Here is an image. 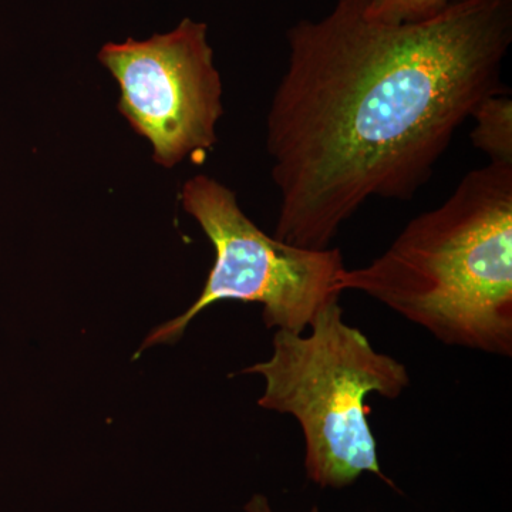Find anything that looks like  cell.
<instances>
[{"mask_svg":"<svg viewBox=\"0 0 512 512\" xmlns=\"http://www.w3.org/2000/svg\"><path fill=\"white\" fill-rule=\"evenodd\" d=\"M336 0L286 33L266 148L279 191L275 238L326 249L370 198L406 201L430 180L478 104L503 92L512 0H460L390 25Z\"/></svg>","mask_w":512,"mask_h":512,"instance_id":"cell-1","label":"cell"},{"mask_svg":"<svg viewBox=\"0 0 512 512\" xmlns=\"http://www.w3.org/2000/svg\"><path fill=\"white\" fill-rule=\"evenodd\" d=\"M339 288L365 293L444 345L510 357L512 164L470 171L372 264L345 269Z\"/></svg>","mask_w":512,"mask_h":512,"instance_id":"cell-2","label":"cell"},{"mask_svg":"<svg viewBox=\"0 0 512 512\" xmlns=\"http://www.w3.org/2000/svg\"><path fill=\"white\" fill-rule=\"evenodd\" d=\"M309 329V335L276 330L272 356L242 370L265 380L259 406L298 421L311 483L342 490L373 474L397 491L380 466L365 400L370 394L402 396L410 384L407 367L377 352L362 330L345 322L339 302Z\"/></svg>","mask_w":512,"mask_h":512,"instance_id":"cell-3","label":"cell"},{"mask_svg":"<svg viewBox=\"0 0 512 512\" xmlns=\"http://www.w3.org/2000/svg\"><path fill=\"white\" fill-rule=\"evenodd\" d=\"M183 205L214 245V265L200 298L154 329L140 352L177 342L191 320L217 302L259 303L266 328L293 333H305L320 312L339 302L346 269L340 249L299 248L269 237L241 211L235 192L205 175L185 183Z\"/></svg>","mask_w":512,"mask_h":512,"instance_id":"cell-4","label":"cell"},{"mask_svg":"<svg viewBox=\"0 0 512 512\" xmlns=\"http://www.w3.org/2000/svg\"><path fill=\"white\" fill-rule=\"evenodd\" d=\"M99 60L119 83L120 113L148 138L156 163L171 168L211 150L224 109L205 23L187 18L143 42L107 43Z\"/></svg>","mask_w":512,"mask_h":512,"instance_id":"cell-5","label":"cell"},{"mask_svg":"<svg viewBox=\"0 0 512 512\" xmlns=\"http://www.w3.org/2000/svg\"><path fill=\"white\" fill-rule=\"evenodd\" d=\"M476 126L471 141L490 158L488 163L512 164V100L507 93L491 94L471 114Z\"/></svg>","mask_w":512,"mask_h":512,"instance_id":"cell-6","label":"cell"},{"mask_svg":"<svg viewBox=\"0 0 512 512\" xmlns=\"http://www.w3.org/2000/svg\"><path fill=\"white\" fill-rule=\"evenodd\" d=\"M460 0H367V13L390 25L426 22Z\"/></svg>","mask_w":512,"mask_h":512,"instance_id":"cell-7","label":"cell"},{"mask_svg":"<svg viewBox=\"0 0 512 512\" xmlns=\"http://www.w3.org/2000/svg\"><path fill=\"white\" fill-rule=\"evenodd\" d=\"M244 510L245 512H274L272 511L268 498L262 494H255L254 497L245 504ZM309 512H320V510L319 507L313 505Z\"/></svg>","mask_w":512,"mask_h":512,"instance_id":"cell-8","label":"cell"}]
</instances>
